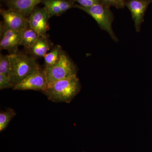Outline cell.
<instances>
[{
  "mask_svg": "<svg viewBox=\"0 0 152 152\" xmlns=\"http://www.w3.org/2000/svg\"><path fill=\"white\" fill-rule=\"evenodd\" d=\"M81 89L80 80L76 76L49 83L42 93L53 102L70 103Z\"/></svg>",
  "mask_w": 152,
  "mask_h": 152,
  "instance_id": "6da1fadb",
  "label": "cell"
},
{
  "mask_svg": "<svg viewBox=\"0 0 152 152\" xmlns=\"http://www.w3.org/2000/svg\"><path fill=\"white\" fill-rule=\"evenodd\" d=\"M10 59V80L14 86L41 68L35 58L24 54H11Z\"/></svg>",
  "mask_w": 152,
  "mask_h": 152,
  "instance_id": "7a4b0ae2",
  "label": "cell"
},
{
  "mask_svg": "<svg viewBox=\"0 0 152 152\" xmlns=\"http://www.w3.org/2000/svg\"><path fill=\"white\" fill-rule=\"evenodd\" d=\"M44 69L48 83L77 76V66L63 51L55 64Z\"/></svg>",
  "mask_w": 152,
  "mask_h": 152,
  "instance_id": "3957f363",
  "label": "cell"
},
{
  "mask_svg": "<svg viewBox=\"0 0 152 152\" xmlns=\"http://www.w3.org/2000/svg\"><path fill=\"white\" fill-rule=\"evenodd\" d=\"M74 8L80 9L88 14L94 19L102 29L108 33L113 40L116 42L118 41L112 29L114 17L110 7L99 4L90 7H83L75 4Z\"/></svg>",
  "mask_w": 152,
  "mask_h": 152,
  "instance_id": "277c9868",
  "label": "cell"
},
{
  "mask_svg": "<svg viewBox=\"0 0 152 152\" xmlns=\"http://www.w3.org/2000/svg\"><path fill=\"white\" fill-rule=\"evenodd\" d=\"M48 83L45 69L41 68L15 86L13 89L19 91L33 90L42 92L46 88Z\"/></svg>",
  "mask_w": 152,
  "mask_h": 152,
  "instance_id": "5b68a950",
  "label": "cell"
},
{
  "mask_svg": "<svg viewBox=\"0 0 152 152\" xmlns=\"http://www.w3.org/2000/svg\"><path fill=\"white\" fill-rule=\"evenodd\" d=\"M50 17L45 8L36 7L28 18L30 27L41 37H46L50 27L48 20Z\"/></svg>",
  "mask_w": 152,
  "mask_h": 152,
  "instance_id": "8992f818",
  "label": "cell"
},
{
  "mask_svg": "<svg viewBox=\"0 0 152 152\" xmlns=\"http://www.w3.org/2000/svg\"><path fill=\"white\" fill-rule=\"evenodd\" d=\"M152 0H125V6L130 11L137 32L140 31L144 16Z\"/></svg>",
  "mask_w": 152,
  "mask_h": 152,
  "instance_id": "52a82bcc",
  "label": "cell"
},
{
  "mask_svg": "<svg viewBox=\"0 0 152 152\" xmlns=\"http://www.w3.org/2000/svg\"><path fill=\"white\" fill-rule=\"evenodd\" d=\"M0 13L4 23L12 29L21 32L29 26L28 18L18 11L12 9H1Z\"/></svg>",
  "mask_w": 152,
  "mask_h": 152,
  "instance_id": "ba28073f",
  "label": "cell"
},
{
  "mask_svg": "<svg viewBox=\"0 0 152 152\" xmlns=\"http://www.w3.org/2000/svg\"><path fill=\"white\" fill-rule=\"evenodd\" d=\"M9 9L15 10L28 18L42 0H2Z\"/></svg>",
  "mask_w": 152,
  "mask_h": 152,
  "instance_id": "9c48e42d",
  "label": "cell"
},
{
  "mask_svg": "<svg viewBox=\"0 0 152 152\" xmlns=\"http://www.w3.org/2000/svg\"><path fill=\"white\" fill-rule=\"evenodd\" d=\"M42 3L50 18L61 15L75 5L73 0H42Z\"/></svg>",
  "mask_w": 152,
  "mask_h": 152,
  "instance_id": "30bf717a",
  "label": "cell"
},
{
  "mask_svg": "<svg viewBox=\"0 0 152 152\" xmlns=\"http://www.w3.org/2000/svg\"><path fill=\"white\" fill-rule=\"evenodd\" d=\"M50 44L47 37H40L34 45L29 50L34 56L44 58L50 50Z\"/></svg>",
  "mask_w": 152,
  "mask_h": 152,
  "instance_id": "8fae6325",
  "label": "cell"
},
{
  "mask_svg": "<svg viewBox=\"0 0 152 152\" xmlns=\"http://www.w3.org/2000/svg\"><path fill=\"white\" fill-rule=\"evenodd\" d=\"M40 37L29 26L21 32L20 45L30 50Z\"/></svg>",
  "mask_w": 152,
  "mask_h": 152,
  "instance_id": "7c38bea8",
  "label": "cell"
},
{
  "mask_svg": "<svg viewBox=\"0 0 152 152\" xmlns=\"http://www.w3.org/2000/svg\"><path fill=\"white\" fill-rule=\"evenodd\" d=\"M62 51L61 46H55L50 51L44 56L45 67L50 66L55 64L58 61Z\"/></svg>",
  "mask_w": 152,
  "mask_h": 152,
  "instance_id": "4fadbf2b",
  "label": "cell"
},
{
  "mask_svg": "<svg viewBox=\"0 0 152 152\" xmlns=\"http://www.w3.org/2000/svg\"><path fill=\"white\" fill-rule=\"evenodd\" d=\"M16 113L13 109L9 108L4 111L0 113V132L4 130L8 126L11 120L15 116Z\"/></svg>",
  "mask_w": 152,
  "mask_h": 152,
  "instance_id": "5bb4252c",
  "label": "cell"
},
{
  "mask_svg": "<svg viewBox=\"0 0 152 152\" xmlns=\"http://www.w3.org/2000/svg\"><path fill=\"white\" fill-rule=\"evenodd\" d=\"M20 45V44L17 41L9 39L4 37H1L0 41V49L1 50H7L12 52V54L17 53L18 47Z\"/></svg>",
  "mask_w": 152,
  "mask_h": 152,
  "instance_id": "9a60e30c",
  "label": "cell"
},
{
  "mask_svg": "<svg viewBox=\"0 0 152 152\" xmlns=\"http://www.w3.org/2000/svg\"><path fill=\"white\" fill-rule=\"evenodd\" d=\"M11 72L10 55H0V74L5 75L10 79Z\"/></svg>",
  "mask_w": 152,
  "mask_h": 152,
  "instance_id": "2e32d148",
  "label": "cell"
},
{
  "mask_svg": "<svg viewBox=\"0 0 152 152\" xmlns=\"http://www.w3.org/2000/svg\"><path fill=\"white\" fill-rule=\"evenodd\" d=\"M101 4L110 7H114L117 9L124 8L125 0H100Z\"/></svg>",
  "mask_w": 152,
  "mask_h": 152,
  "instance_id": "e0dca14e",
  "label": "cell"
},
{
  "mask_svg": "<svg viewBox=\"0 0 152 152\" xmlns=\"http://www.w3.org/2000/svg\"><path fill=\"white\" fill-rule=\"evenodd\" d=\"M14 85L12 83L9 77L5 75L0 74V90L5 89L13 88Z\"/></svg>",
  "mask_w": 152,
  "mask_h": 152,
  "instance_id": "ac0fdd59",
  "label": "cell"
},
{
  "mask_svg": "<svg viewBox=\"0 0 152 152\" xmlns=\"http://www.w3.org/2000/svg\"><path fill=\"white\" fill-rule=\"evenodd\" d=\"M75 2L83 7H90L97 4H101L100 0H73Z\"/></svg>",
  "mask_w": 152,
  "mask_h": 152,
  "instance_id": "d6986e66",
  "label": "cell"
}]
</instances>
